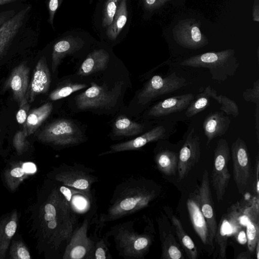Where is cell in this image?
<instances>
[{"instance_id":"cell-1","label":"cell","mask_w":259,"mask_h":259,"mask_svg":"<svg viewBox=\"0 0 259 259\" xmlns=\"http://www.w3.org/2000/svg\"><path fill=\"white\" fill-rule=\"evenodd\" d=\"M157 196L154 183L142 177H132L114 190L106 210L98 219V229L106 223L120 219L149 206Z\"/></svg>"},{"instance_id":"cell-2","label":"cell","mask_w":259,"mask_h":259,"mask_svg":"<svg viewBox=\"0 0 259 259\" xmlns=\"http://www.w3.org/2000/svg\"><path fill=\"white\" fill-rule=\"evenodd\" d=\"M144 218L117 224L105 234L107 238L112 237L119 255L124 259H142L149 251L153 234L149 222L142 228Z\"/></svg>"},{"instance_id":"cell-3","label":"cell","mask_w":259,"mask_h":259,"mask_svg":"<svg viewBox=\"0 0 259 259\" xmlns=\"http://www.w3.org/2000/svg\"><path fill=\"white\" fill-rule=\"evenodd\" d=\"M95 170L81 164H62L55 170L53 179L60 185L76 191L91 203L94 201L93 185L98 181Z\"/></svg>"},{"instance_id":"cell-4","label":"cell","mask_w":259,"mask_h":259,"mask_svg":"<svg viewBox=\"0 0 259 259\" xmlns=\"http://www.w3.org/2000/svg\"><path fill=\"white\" fill-rule=\"evenodd\" d=\"M181 65L209 69L213 79L224 81L233 76L239 67V63L233 52L226 51L219 53H206L193 56L183 61Z\"/></svg>"},{"instance_id":"cell-5","label":"cell","mask_w":259,"mask_h":259,"mask_svg":"<svg viewBox=\"0 0 259 259\" xmlns=\"http://www.w3.org/2000/svg\"><path fill=\"white\" fill-rule=\"evenodd\" d=\"M91 206L83 222L73 232L62 259H94L95 237L89 236L88 232L97 206L94 203Z\"/></svg>"},{"instance_id":"cell-6","label":"cell","mask_w":259,"mask_h":259,"mask_svg":"<svg viewBox=\"0 0 259 259\" xmlns=\"http://www.w3.org/2000/svg\"><path fill=\"white\" fill-rule=\"evenodd\" d=\"M37 137L42 142L63 147L79 144L83 140L78 127L71 121L65 119L47 125Z\"/></svg>"},{"instance_id":"cell-7","label":"cell","mask_w":259,"mask_h":259,"mask_svg":"<svg viewBox=\"0 0 259 259\" xmlns=\"http://www.w3.org/2000/svg\"><path fill=\"white\" fill-rule=\"evenodd\" d=\"M231 158L228 142L221 139L217 142L214 151L213 164L211 172V184L215 191L217 200L224 198L230 179L228 164Z\"/></svg>"},{"instance_id":"cell-8","label":"cell","mask_w":259,"mask_h":259,"mask_svg":"<svg viewBox=\"0 0 259 259\" xmlns=\"http://www.w3.org/2000/svg\"><path fill=\"white\" fill-rule=\"evenodd\" d=\"M120 82H117L112 90L97 85L94 82L75 99L76 104L79 109L108 108L115 105L119 95Z\"/></svg>"},{"instance_id":"cell-9","label":"cell","mask_w":259,"mask_h":259,"mask_svg":"<svg viewBox=\"0 0 259 259\" xmlns=\"http://www.w3.org/2000/svg\"><path fill=\"white\" fill-rule=\"evenodd\" d=\"M231 156L233 166V178L240 194L249 187L251 179V164L246 143L238 137L231 146Z\"/></svg>"},{"instance_id":"cell-10","label":"cell","mask_w":259,"mask_h":259,"mask_svg":"<svg viewBox=\"0 0 259 259\" xmlns=\"http://www.w3.org/2000/svg\"><path fill=\"white\" fill-rule=\"evenodd\" d=\"M186 80L172 72L165 77L152 76L138 95V102L145 105L155 98L180 89L186 84Z\"/></svg>"},{"instance_id":"cell-11","label":"cell","mask_w":259,"mask_h":259,"mask_svg":"<svg viewBox=\"0 0 259 259\" xmlns=\"http://www.w3.org/2000/svg\"><path fill=\"white\" fill-rule=\"evenodd\" d=\"M196 193L200 210L207 225L211 248L213 251V241L215 240L218 226L208 172L206 170L203 173L201 185Z\"/></svg>"},{"instance_id":"cell-12","label":"cell","mask_w":259,"mask_h":259,"mask_svg":"<svg viewBox=\"0 0 259 259\" xmlns=\"http://www.w3.org/2000/svg\"><path fill=\"white\" fill-rule=\"evenodd\" d=\"M200 157L199 137L192 128L178 155L177 171L179 180L187 177L192 168L197 163Z\"/></svg>"},{"instance_id":"cell-13","label":"cell","mask_w":259,"mask_h":259,"mask_svg":"<svg viewBox=\"0 0 259 259\" xmlns=\"http://www.w3.org/2000/svg\"><path fill=\"white\" fill-rule=\"evenodd\" d=\"M239 206L237 204L232 206L228 212L222 216L217 227L215 239L218 244L219 255L222 258H226L228 237L239 229L243 213Z\"/></svg>"},{"instance_id":"cell-14","label":"cell","mask_w":259,"mask_h":259,"mask_svg":"<svg viewBox=\"0 0 259 259\" xmlns=\"http://www.w3.org/2000/svg\"><path fill=\"white\" fill-rule=\"evenodd\" d=\"M157 220L161 246L160 259H184L182 248L176 240L167 219L162 215Z\"/></svg>"},{"instance_id":"cell-15","label":"cell","mask_w":259,"mask_h":259,"mask_svg":"<svg viewBox=\"0 0 259 259\" xmlns=\"http://www.w3.org/2000/svg\"><path fill=\"white\" fill-rule=\"evenodd\" d=\"M51 81V74L46 58L42 57L34 69L29 84L26 96L28 102L31 103L39 94L46 93L49 89Z\"/></svg>"},{"instance_id":"cell-16","label":"cell","mask_w":259,"mask_h":259,"mask_svg":"<svg viewBox=\"0 0 259 259\" xmlns=\"http://www.w3.org/2000/svg\"><path fill=\"white\" fill-rule=\"evenodd\" d=\"M166 136V130L162 125H159L134 139L124 142L113 144L110 150L100 155L112 153L139 149L147 144L163 139Z\"/></svg>"},{"instance_id":"cell-17","label":"cell","mask_w":259,"mask_h":259,"mask_svg":"<svg viewBox=\"0 0 259 259\" xmlns=\"http://www.w3.org/2000/svg\"><path fill=\"white\" fill-rule=\"evenodd\" d=\"M29 74V67L23 63L14 68L6 82L5 87L11 89L14 98L19 104L26 98Z\"/></svg>"},{"instance_id":"cell-18","label":"cell","mask_w":259,"mask_h":259,"mask_svg":"<svg viewBox=\"0 0 259 259\" xmlns=\"http://www.w3.org/2000/svg\"><path fill=\"white\" fill-rule=\"evenodd\" d=\"M187 206L195 231L203 244L210 248L212 252L207 225L200 210L196 192L191 194L187 199Z\"/></svg>"},{"instance_id":"cell-19","label":"cell","mask_w":259,"mask_h":259,"mask_svg":"<svg viewBox=\"0 0 259 259\" xmlns=\"http://www.w3.org/2000/svg\"><path fill=\"white\" fill-rule=\"evenodd\" d=\"M194 99L192 94L167 98L152 106L149 111L148 115L152 117H160L183 111L187 109Z\"/></svg>"},{"instance_id":"cell-20","label":"cell","mask_w":259,"mask_h":259,"mask_svg":"<svg viewBox=\"0 0 259 259\" xmlns=\"http://www.w3.org/2000/svg\"><path fill=\"white\" fill-rule=\"evenodd\" d=\"M31 8L30 6H28L19 11L0 28V56L10 45L18 33Z\"/></svg>"},{"instance_id":"cell-21","label":"cell","mask_w":259,"mask_h":259,"mask_svg":"<svg viewBox=\"0 0 259 259\" xmlns=\"http://www.w3.org/2000/svg\"><path fill=\"white\" fill-rule=\"evenodd\" d=\"M231 120L223 112H215L208 114L203 122V128L207 137V144L217 137H221L227 132Z\"/></svg>"},{"instance_id":"cell-22","label":"cell","mask_w":259,"mask_h":259,"mask_svg":"<svg viewBox=\"0 0 259 259\" xmlns=\"http://www.w3.org/2000/svg\"><path fill=\"white\" fill-rule=\"evenodd\" d=\"M164 210L170 220L182 249L189 259H196L198 257V251L194 242L186 233L180 220L173 213L171 208L166 206Z\"/></svg>"},{"instance_id":"cell-23","label":"cell","mask_w":259,"mask_h":259,"mask_svg":"<svg viewBox=\"0 0 259 259\" xmlns=\"http://www.w3.org/2000/svg\"><path fill=\"white\" fill-rule=\"evenodd\" d=\"M83 44V41L80 38L72 36L65 37L57 42L53 47L52 56L53 72L63 58L79 50Z\"/></svg>"},{"instance_id":"cell-24","label":"cell","mask_w":259,"mask_h":259,"mask_svg":"<svg viewBox=\"0 0 259 259\" xmlns=\"http://www.w3.org/2000/svg\"><path fill=\"white\" fill-rule=\"evenodd\" d=\"M109 59V54L105 50H96L91 53L82 62L78 74L87 76L103 70L106 68Z\"/></svg>"},{"instance_id":"cell-25","label":"cell","mask_w":259,"mask_h":259,"mask_svg":"<svg viewBox=\"0 0 259 259\" xmlns=\"http://www.w3.org/2000/svg\"><path fill=\"white\" fill-rule=\"evenodd\" d=\"M53 109L51 103H46L29 112L23 131L26 137L34 134L49 116Z\"/></svg>"},{"instance_id":"cell-26","label":"cell","mask_w":259,"mask_h":259,"mask_svg":"<svg viewBox=\"0 0 259 259\" xmlns=\"http://www.w3.org/2000/svg\"><path fill=\"white\" fill-rule=\"evenodd\" d=\"M155 162L157 168L163 174L175 175L177 171L178 155L174 151L163 150L155 155Z\"/></svg>"},{"instance_id":"cell-27","label":"cell","mask_w":259,"mask_h":259,"mask_svg":"<svg viewBox=\"0 0 259 259\" xmlns=\"http://www.w3.org/2000/svg\"><path fill=\"white\" fill-rule=\"evenodd\" d=\"M17 228V214L15 211L0 227V258H4L11 239Z\"/></svg>"},{"instance_id":"cell-28","label":"cell","mask_w":259,"mask_h":259,"mask_svg":"<svg viewBox=\"0 0 259 259\" xmlns=\"http://www.w3.org/2000/svg\"><path fill=\"white\" fill-rule=\"evenodd\" d=\"M127 0H121L111 24L108 27L106 35L111 40H115L125 26L127 19Z\"/></svg>"},{"instance_id":"cell-29","label":"cell","mask_w":259,"mask_h":259,"mask_svg":"<svg viewBox=\"0 0 259 259\" xmlns=\"http://www.w3.org/2000/svg\"><path fill=\"white\" fill-rule=\"evenodd\" d=\"M143 124L134 122L125 116L119 117L113 125L114 134L117 136H134L142 133Z\"/></svg>"},{"instance_id":"cell-30","label":"cell","mask_w":259,"mask_h":259,"mask_svg":"<svg viewBox=\"0 0 259 259\" xmlns=\"http://www.w3.org/2000/svg\"><path fill=\"white\" fill-rule=\"evenodd\" d=\"M214 90L210 85L207 86L203 92L198 94L190 103L187 108L185 115L191 117L205 109L209 104L210 98Z\"/></svg>"},{"instance_id":"cell-31","label":"cell","mask_w":259,"mask_h":259,"mask_svg":"<svg viewBox=\"0 0 259 259\" xmlns=\"http://www.w3.org/2000/svg\"><path fill=\"white\" fill-rule=\"evenodd\" d=\"M211 98L221 105L220 110L227 115H232L235 117L239 115V108L234 101L225 96L218 95L215 90H214Z\"/></svg>"},{"instance_id":"cell-32","label":"cell","mask_w":259,"mask_h":259,"mask_svg":"<svg viewBox=\"0 0 259 259\" xmlns=\"http://www.w3.org/2000/svg\"><path fill=\"white\" fill-rule=\"evenodd\" d=\"M88 85L83 83H69L53 91L50 94L49 99L52 101L61 99L69 96L74 92L85 88Z\"/></svg>"},{"instance_id":"cell-33","label":"cell","mask_w":259,"mask_h":259,"mask_svg":"<svg viewBox=\"0 0 259 259\" xmlns=\"http://www.w3.org/2000/svg\"><path fill=\"white\" fill-rule=\"evenodd\" d=\"M95 239L94 259H110L112 258L109 250V243L107 238H98L94 236Z\"/></svg>"},{"instance_id":"cell-34","label":"cell","mask_w":259,"mask_h":259,"mask_svg":"<svg viewBox=\"0 0 259 259\" xmlns=\"http://www.w3.org/2000/svg\"><path fill=\"white\" fill-rule=\"evenodd\" d=\"M121 0H107L104 8L102 26L108 27L112 22Z\"/></svg>"},{"instance_id":"cell-35","label":"cell","mask_w":259,"mask_h":259,"mask_svg":"<svg viewBox=\"0 0 259 259\" xmlns=\"http://www.w3.org/2000/svg\"><path fill=\"white\" fill-rule=\"evenodd\" d=\"M11 258L16 259L31 258L29 252L24 244L16 242L12 245L10 250Z\"/></svg>"},{"instance_id":"cell-36","label":"cell","mask_w":259,"mask_h":259,"mask_svg":"<svg viewBox=\"0 0 259 259\" xmlns=\"http://www.w3.org/2000/svg\"><path fill=\"white\" fill-rule=\"evenodd\" d=\"M244 99L247 102H251L259 106V79L254 82L251 89H247L243 93Z\"/></svg>"},{"instance_id":"cell-37","label":"cell","mask_w":259,"mask_h":259,"mask_svg":"<svg viewBox=\"0 0 259 259\" xmlns=\"http://www.w3.org/2000/svg\"><path fill=\"white\" fill-rule=\"evenodd\" d=\"M19 108L16 114L17 121L20 124H24L27 119L30 108L29 103L26 98L19 104Z\"/></svg>"},{"instance_id":"cell-38","label":"cell","mask_w":259,"mask_h":259,"mask_svg":"<svg viewBox=\"0 0 259 259\" xmlns=\"http://www.w3.org/2000/svg\"><path fill=\"white\" fill-rule=\"evenodd\" d=\"M26 136L23 130L17 132L14 136L13 145L18 152L23 151L26 144Z\"/></svg>"},{"instance_id":"cell-39","label":"cell","mask_w":259,"mask_h":259,"mask_svg":"<svg viewBox=\"0 0 259 259\" xmlns=\"http://www.w3.org/2000/svg\"><path fill=\"white\" fill-rule=\"evenodd\" d=\"M63 0H49L48 11L49 19L48 22L53 26L54 19L57 10L62 3Z\"/></svg>"},{"instance_id":"cell-40","label":"cell","mask_w":259,"mask_h":259,"mask_svg":"<svg viewBox=\"0 0 259 259\" xmlns=\"http://www.w3.org/2000/svg\"><path fill=\"white\" fill-rule=\"evenodd\" d=\"M258 170H259V161H258V156H257L256 158V163L255 165V169H254V190L255 192V194L256 195V197L258 199V194H259V181H258Z\"/></svg>"},{"instance_id":"cell-41","label":"cell","mask_w":259,"mask_h":259,"mask_svg":"<svg viewBox=\"0 0 259 259\" xmlns=\"http://www.w3.org/2000/svg\"><path fill=\"white\" fill-rule=\"evenodd\" d=\"M15 14L13 10H7L0 12V28L2 26L13 17Z\"/></svg>"},{"instance_id":"cell-42","label":"cell","mask_w":259,"mask_h":259,"mask_svg":"<svg viewBox=\"0 0 259 259\" xmlns=\"http://www.w3.org/2000/svg\"><path fill=\"white\" fill-rule=\"evenodd\" d=\"M25 174H27L24 170L22 167H16L12 169L10 172L11 177L16 179H20L23 178Z\"/></svg>"},{"instance_id":"cell-43","label":"cell","mask_w":259,"mask_h":259,"mask_svg":"<svg viewBox=\"0 0 259 259\" xmlns=\"http://www.w3.org/2000/svg\"><path fill=\"white\" fill-rule=\"evenodd\" d=\"M22 167L27 174H34L37 170L36 165L31 162L24 163Z\"/></svg>"},{"instance_id":"cell-44","label":"cell","mask_w":259,"mask_h":259,"mask_svg":"<svg viewBox=\"0 0 259 259\" xmlns=\"http://www.w3.org/2000/svg\"><path fill=\"white\" fill-rule=\"evenodd\" d=\"M191 38L192 41L196 43H199L201 40V34L198 27L194 26L191 29Z\"/></svg>"},{"instance_id":"cell-45","label":"cell","mask_w":259,"mask_h":259,"mask_svg":"<svg viewBox=\"0 0 259 259\" xmlns=\"http://www.w3.org/2000/svg\"><path fill=\"white\" fill-rule=\"evenodd\" d=\"M239 230H238L234 234L236 235L237 240L240 243L245 244L247 242L246 235H245L243 229L241 231Z\"/></svg>"},{"instance_id":"cell-46","label":"cell","mask_w":259,"mask_h":259,"mask_svg":"<svg viewBox=\"0 0 259 259\" xmlns=\"http://www.w3.org/2000/svg\"><path fill=\"white\" fill-rule=\"evenodd\" d=\"M255 128H256V134L257 136V141H258V127H259V106H256L255 113Z\"/></svg>"},{"instance_id":"cell-47","label":"cell","mask_w":259,"mask_h":259,"mask_svg":"<svg viewBox=\"0 0 259 259\" xmlns=\"http://www.w3.org/2000/svg\"><path fill=\"white\" fill-rule=\"evenodd\" d=\"M251 253L249 250L241 252L236 257L237 259H250Z\"/></svg>"},{"instance_id":"cell-48","label":"cell","mask_w":259,"mask_h":259,"mask_svg":"<svg viewBox=\"0 0 259 259\" xmlns=\"http://www.w3.org/2000/svg\"><path fill=\"white\" fill-rule=\"evenodd\" d=\"M145 5L148 7L153 6L155 5L156 0H144Z\"/></svg>"},{"instance_id":"cell-49","label":"cell","mask_w":259,"mask_h":259,"mask_svg":"<svg viewBox=\"0 0 259 259\" xmlns=\"http://www.w3.org/2000/svg\"><path fill=\"white\" fill-rule=\"evenodd\" d=\"M254 252L255 253V255L256 256V259H258L259 258V241H257V242L256 244Z\"/></svg>"},{"instance_id":"cell-50","label":"cell","mask_w":259,"mask_h":259,"mask_svg":"<svg viewBox=\"0 0 259 259\" xmlns=\"http://www.w3.org/2000/svg\"><path fill=\"white\" fill-rule=\"evenodd\" d=\"M16 1L17 0H0V6L8 4Z\"/></svg>"}]
</instances>
